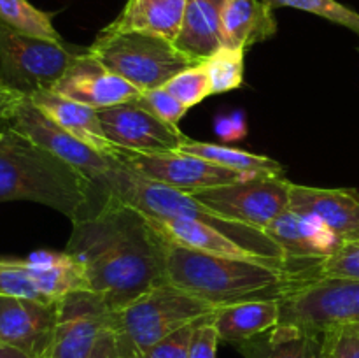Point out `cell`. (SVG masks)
<instances>
[{"label":"cell","mask_w":359,"mask_h":358,"mask_svg":"<svg viewBox=\"0 0 359 358\" xmlns=\"http://www.w3.org/2000/svg\"><path fill=\"white\" fill-rule=\"evenodd\" d=\"M265 234L283 251L284 258L297 263H319L344 244L318 220L286 209L266 227Z\"/></svg>","instance_id":"e0dca14e"},{"label":"cell","mask_w":359,"mask_h":358,"mask_svg":"<svg viewBox=\"0 0 359 358\" xmlns=\"http://www.w3.org/2000/svg\"><path fill=\"white\" fill-rule=\"evenodd\" d=\"M323 358H333V357H328V354H325V357H323Z\"/></svg>","instance_id":"60d3db41"},{"label":"cell","mask_w":359,"mask_h":358,"mask_svg":"<svg viewBox=\"0 0 359 358\" xmlns=\"http://www.w3.org/2000/svg\"><path fill=\"white\" fill-rule=\"evenodd\" d=\"M88 49L140 91L163 88L179 72L200 63L175 48L174 42L140 32L104 28Z\"/></svg>","instance_id":"8992f818"},{"label":"cell","mask_w":359,"mask_h":358,"mask_svg":"<svg viewBox=\"0 0 359 358\" xmlns=\"http://www.w3.org/2000/svg\"><path fill=\"white\" fill-rule=\"evenodd\" d=\"M217 305L163 284L147 291L125 307L109 314L111 330L119 358H140L186 325L210 318Z\"/></svg>","instance_id":"5b68a950"},{"label":"cell","mask_w":359,"mask_h":358,"mask_svg":"<svg viewBox=\"0 0 359 358\" xmlns=\"http://www.w3.org/2000/svg\"><path fill=\"white\" fill-rule=\"evenodd\" d=\"M216 133L224 140H237L248 133L245 119L242 112H235L231 116H221L216 121Z\"/></svg>","instance_id":"8d00e7d4"},{"label":"cell","mask_w":359,"mask_h":358,"mask_svg":"<svg viewBox=\"0 0 359 358\" xmlns=\"http://www.w3.org/2000/svg\"><path fill=\"white\" fill-rule=\"evenodd\" d=\"M135 100L137 104H140L144 109L153 112V114L156 116V118H160L161 121L168 123V125L172 126H177V123L181 121L182 116L188 112V107L182 105L181 102H179L174 95L168 93L165 88L142 91Z\"/></svg>","instance_id":"d6a6232c"},{"label":"cell","mask_w":359,"mask_h":358,"mask_svg":"<svg viewBox=\"0 0 359 358\" xmlns=\"http://www.w3.org/2000/svg\"><path fill=\"white\" fill-rule=\"evenodd\" d=\"M202 321V319H200ZM200 321L191 323V325H186L184 329L177 330L175 333H172L170 337L163 339L161 343H158L156 346H153L151 350H147L146 353L140 358H188L189 354V343H191L193 332H195L196 325Z\"/></svg>","instance_id":"836d02e7"},{"label":"cell","mask_w":359,"mask_h":358,"mask_svg":"<svg viewBox=\"0 0 359 358\" xmlns=\"http://www.w3.org/2000/svg\"><path fill=\"white\" fill-rule=\"evenodd\" d=\"M280 321L279 298H256L221 305L212 314V325L224 343L233 346L276 329Z\"/></svg>","instance_id":"d6986e66"},{"label":"cell","mask_w":359,"mask_h":358,"mask_svg":"<svg viewBox=\"0 0 359 358\" xmlns=\"http://www.w3.org/2000/svg\"><path fill=\"white\" fill-rule=\"evenodd\" d=\"M272 7L263 0H226L221 18V44L248 49L277 34Z\"/></svg>","instance_id":"ffe728a7"},{"label":"cell","mask_w":359,"mask_h":358,"mask_svg":"<svg viewBox=\"0 0 359 358\" xmlns=\"http://www.w3.org/2000/svg\"><path fill=\"white\" fill-rule=\"evenodd\" d=\"M98 119L109 142L123 151L167 153L179 151L188 140L179 126L161 121L137 100L98 109Z\"/></svg>","instance_id":"7c38bea8"},{"label":"cell","mask_w":359,"mask_h":358,"mask_svg":"<svg viewBox=\"0 0 359 358\" xmlns=\"http://www.w3.org/2000/svg\"><path fill=\"white\" fill-rule=\"evenodd\" d=\"M107 195L63 158L13 130L0 128V202L30 200L76 221Z\"/></svg>","instance_id":"3957f363"},{"label":"cell","mask_w":359,"mask_h":358,"mask_svg":"<svg viewBox=\"0 0 359 358\" xmlns=\"http://www.w3.org/2000/svg\"><path fill=\"white\" fill-rule=\"evenodd\" d=\"M104 190L121 199L123 202L139 209L146 216L186 218V220L200 221V223L209 225V227L217 228L223 234L233 237L235 241L244 244L245 248L255 251L262 258L276 260V262H290V260L284 258L283 251L277 248L276 242L265 232L219 216L214 211H210L209 207L200 204L191 193L140 178V175L133 174L132 171L123 167L118 161L112 167V171L109 172L107 179L104 183Z\"/></svg>","instance_id":"277c9868"},{"label":"cell","mask_w":359,"mask_h":358,"mask_svg":"<svg viewBox=\"0 0 359 358\" xmlns=\"http://www.w3.org/2000/svg\"><path fill=\"white\" fill-rule=\"evenodd\" d=\"M30 98L49 118L55 119L62 128L72 133L81 142L90 146L97 153L111 158V160L118 158L121 150H118L114 144L109 142V139L105 137L100 119H98L97 109L79 104L76 100H70V98L58 95L53 90H42L39 93L32 95Z\"/></svg>","instance_id":"ac0fdd59"},{"label":"cell","mask_w":359,"mask_h":358,"mask_svg":"<svg viewBox=\"0 0 359 358\" xmlns=\"http://www.w3.org/2000/svg\"><path fill=\"white\" fill-rule=\"evenodd\" d=\"M116 161L140 178L182 190V192H196V190L212 188V186L230 185V183L256 175L231 171V168L221 167V165L203 160L195 154L182 153V151L132 153V151L121 150Z\"/></svg>","instance_id":"8fae6325"},{"label":"cell","mask_w":359,"mask_h":358,"mask_svg":"<svg viewBox=\"0 0 359 358\" xmlns=\"http://www.w3.org/2000/svg\"><path fill=\"white\" fill-rule=\"evenodd\" d=\"M0 23L32 37L63 41L53 25V13L37 9L28 0H0Z\"/></svg>","instance_id":"4316f807"},{"label":"cell","mask_w":359,"mask_h":358,"mask_svg":"<svg viewBox=\"0 0 359 358\" xmlns=\"http://www.w3.org/2000/svg\"><path fill=\"white\" fill-rule=\"evenodd\" d=\"M318 277H347L359 279V237L344 242L339 251L316 267Z\"/></svg>","instance_id":"1f68e13d"},{"label":"cell","mask_w":359,"mask_h":358,"mask_svg":"<svg viewBox=\"0 0 359 358\" xmlns=\"http://www.w3.org/2000/svg\"><path fill=\"white\" fill-rule=\"evenodd\" d=\"M9 90V88H7ZM0 128H9L37 146L51 151L86 174L104 192V183L116 160L97 153L49 118L27 95L7 91L0 116Z\"/></svg>","instance_id":"ba28073f"},{"label":"cell","mask_w":359,"mask_h":358,"mask_svg":"<svg viewBox=\"0 0 359 358\" xmlns=\"http://www.w3.org/2000/svg\"><path fill=\"white\" fill-rule=\"evenodd\" d=\"M226 0H188L175 48L196 62H205L221 48V18Z\"/></svg>","instance_id":"7402d4cb"},{"label":"cell","mask_w":359,"mask_h":358,"mask_svg":"<svg viewBox=\"0 0 359 358\" xmlns=\"http://www.w3.org/2000/svg\"><path fill=\"white\" fill-rule=\"evenodd\" d=\"M279 302L284 325L316 333L342 329L359 323V279L316 277Z\"/></svg>","instance_id":"9c48e42d"},{"label":"cell","mask_w":359,"mask_h":358,"mask_svg":"<svg viewBox=\"0 0 359 358\" xmlns=\"http://www.w3.org/2000/svg\"><path fill=\"white\" fill-rule=\"evenodd\" d=\"M111 311L93 291H76L60 300V316L44 358H90L107 326Z\"/></svg>","instance_id":"4fadbf2b"},{"label":"cell","mask_w":359,"mask_h":358,"mask_svg":"<svg viewBox=\"0 0 359 358\" xmlns=\"http://www.w3.org/2000/svg\"><path fill=\"white\" fill-rule=\"evenodd\" d=\"M163 88L188 109L212 95V81L205 62L179 72Z\"/></svg>","instance_id":"f1b7e54d"},{"label":"cell","mask_w":359,"mask_h":358,"mask_svg":"<svg viewBox=\"0 0 359 358\" xmlns=\"http://www.w3.org/2000/svg\"><path fill=\"white\" fill-rule=\"evenodd\" d=\"M83 51L65 41L32 37L0 23V84L27 97L53 90Z\"/></svg>","instance_id":"52a82bcc"},{"label":"cell","mask_w":359,"mask_h":358,"mask_svg":"<svg viewBox=\"0 0 359 358\" xmlns=\"http://www.w3.org/2000/svg\"><path fill=\"white\" fill-rule=\"evenodd\" d=\"M323 351L333 358H359V336L337 329L323 333Z\"/></svg>","instance_id":"e575fe53"},{"label":"cell","mask_w":359,"mask_h":358,"mask_svg":"<svg viewBox=\"0 0 359 358\" xmlns=\"http://www.w3.org/2000/svg\"><path fill=\"white\" fill-rule=\"evenodd\" d=\"M344 330H349V332H354L359 336V323H354V325H349V326H342Z\"/></svg>","instance_id":"ab89813d"},{"label":"cell","mask_w":359,"mask_h":358,"mask_svg":"<svg viewBox=\"0 0 359 358\" xmlns=\"http://www.w3.org/2000/svg\"><path fill=\"white\" fill-rule=\"evenodd\" d=\"M53 91L97 111L135 100L142 93L139 88L109 70L88 48L74 58Z\"/></svg>","instance_id":"9a60e30c"},{"label":"cell","mask_w":359,"mask_h":358,"mask_svg":"<svg viewBox=\"0 0 359 358\" xmlns=\"http://www.w3.org/2000/svg\"><path fill=\"white\" fill-rule=\"evenodd\" d=\"M0 295L48 302L25 258H0Z\"/></svg>","instance_id":"f546056e"},{"label":"cell","mask_w":359,"mask_h":358,"mask_svg":"<svg viewBox=\"0 0 359 358\" xmlns=\"http://www.w3.org/2000/svg\"><path fill=\"white\" fill-rule=\"evenodd\" d=\"M316 267L318 263L209 255L167 241L168 284L217 307L256 298L284 297L316 279Z\"/></svg>","instance_id":"7a4b0ae2"},{"label":"cell","mask_w":359,"mask_h":358,"mask_svg":"<svg viewBox=\"0 0 359 358\" xmlns=\"http://www.w3.org/2000/svg\"><path fill=\"white\" fill-rule=\"evenodd\" d=\"M290 188L283 174H256L230 185L188 192L219 216L265 232L290 207Z\"/></svg>","instance_id":"30bf717a"},{"label":"cell","mask_w":359,"mask_h":358,"mask_svg":"<svg viewBox=\"0 0 359 358\" xmlns=\"http://www.w3.org/2000/svg\"><path fill=\"white\" fill-rule=\"evenodd\" d=\"M25 260L48 302H60L76 291H90L83 265L70 253L35 251Z\"/></svg>","instance_id":"cb8c5ba5"},{"label":"cell","mask_w":359,"mask_h":358,"mask_svg":"<svg viewBox=\"0 0 359 358\" xmlns=\"http://www.w3.org/2000/svg\"><path fill=\"white\" fill-rule=\"evenodd\" d=\"M287 209L318 220L342 242L359 237V192L354 188H314L291 183Z\"/></svg>","instance_id":"2e32d148"},{"label":"cell","mask_w":359,"mask_h":358,"mask_svg":"<svg viewBox=\"0 0 359 358\" xmlns=\"http://www.w3.org/2000/svg\"><path fill=\"white\" fill-rule=\"evenodd\" d=\"M60 316V302H41L0 295V343L44 358L51 346Z\"/></svg>","instance_id":"5bb4252c"},{"label":"cell","mask_w":359,"mask_h":358,"mask_svg":"<svg viewBox=\"0 0 359 358\" xmlns=\"http://www.w3.org/2000/svg\"><path fill=\"white\" fill-rule=\"evenodd\" d=\"M182 153L195 154V157L209 160L221 167L231 168V171L245 172V174H283V165L263 154L249 153L244 150L223 146V144L202 142V140H186L181 146Z\"/></svg>","instance_id":"484cf974"},{"label":"cell","mask_w":359,"mask_h":358,"mask_svg":"<svg viewBox=\"0 0 359 358\" xmlns=\"http://www.w3.org/2000/svg\"><path fill=\"white\" fill-rule=\"evenodd\" d=\"M90 358H119L118 351H116L114 337H112L111 330H109L107 326H105V330L100 333V337H98Z\"/></svg>","instance_id":"74e56055"},{"label":"cell","mask_w":359,"mask_h":358,"mask_svg":"<svg viewBox=\"0 0 359 358\" xmlns=\"http://www.w3.org/2000/svg\"><path fill=\"white\" fill-rule=\"evenodd\" d=\"M188 0H128L107 30L140 32L175 42Z\"/></svg>","instance_id":"603a6c76"},{"label":"cell","mask_w":359,"mask_h":358,"mask_svg":"<svg viewBox=\"0 0 359 358\" xmlns=\"http://www.w3.org/2000/svg\"><path fill=\"white\" fill-rule=\"evenodd\" d=\"M272 9L279 7H293V9L305 11V13L316 14L319 18L333 21V23L346 27L359 35V13L351 7L337 2V0H263Z\"/></svg>","instance_id":"4dcf8cb0"},{"label":"cell","mask_w":359,"mask_h":358,"mask_svg":"<svg viewBox=\"0 0 359 358\" xmlns=\"http://www.w3.org/2000/svg\"><path fill=\"white\" fill-rule=\"evenodd\" d=\"M0 358H30L23 353V351L16 350V347L9 346V344L0 343Z\"/></svg>","instance_id":"f35d334b"},{"label":"cell","mask_w":359,"mask_h":358,"mask_svg":"<svg viewBox=\"0 0 359 358\" xmlns=\"http://www.w3.org/2000/svg\"><path fill=\"white\" fill-rule=\"evenodd\" d=\"M219 340L216 326L212 325V316L202 319L193 332L188 358H217Z\"/></svg>","instance_id":"d590c367"},{"label":"cell","mask_w":359,"mask_h":358,"mask_svg":"<svg viewBox=\"0 0 359 358\" xmlns=\"http://www.w3.org/2000/svg\"><path fill=\"white\" fill-rule=\"evenodd\" d=\"M144 214V213H142ZM154 228L160 232L163 239L174 244L184 246V248L196 249V251L209 253V255H219V256H231V258H262L235 241L230 235L223 234L217 228L209 227L205 223H200L195 220H186V218H156L147 216ZM276 262V260H272Z\"/></svg>","instance_id":"44dd1931"},{"label":"cell","mask_w":359,"mask_h":358,"mask_svg":"<svg viewBox=\"0 0 359 358\" xmlns=\"http://www.w3.org/2000/svg\"><path fill=\"white\" fill-rule=\"evenodd\" d=\"M244 55L245 49H231L221 46L210 58L205 60V67L212 81V95L226 93L242 86Z\"/></svg>","instance_id":"83f0119b"},{"label":"cell","mask_w":359,"mask_h":358,"mask_svg":"<svg viewBox=\"0 0 359 358\" xmlns=\"http://www.w3.org/2000/svg\"><path fill=\"white\" fill-rule=\"evenodd\" d=\"M65 251L79 260L88 290L111 312L168 284L167 241L146 214L112 193L90 214L72 221Z\"/></svg>","instance_id":"6da1fadb"},{"label":"cell","mask_w":359,"mask_h":358,"mask_svg":"<svg viewBox=\"0 0 359 358\" xmlns=\"http://www.w3.org/2000/svg\"><path fill=\"white\" fill-rule=\"evenodd\" d=\"M244 358H323V333L279 323L262 336L237 344Z\"/></svg>","instance_id":"d4e9b609"}]
</instances>
